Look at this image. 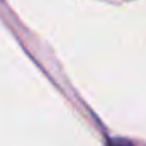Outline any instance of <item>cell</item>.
<instances>
[{
    "label": "cell",
    "instance_id": "1",
    "mask_svg": "<svg viewBox=\"0 0 146 146\" xmlns=\"http://www.w3.org/2000/svg\"><path fill=\"white\" fill-rule=\"evenodd\" d=\"M107 146H133L131 145V141H127V139H122V138H114V139H110L109 145Z\"/></svg>",
    "mask_w": 146,
    "mask_h": 146
}]
</instances>
